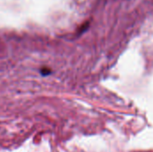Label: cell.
<instances>
[{"mask_svg": "<svg viewBox=\"0 0 153 152\" xmlns=\"http://www.w3.org/2000/svg\"><path fill=\"white\" fill-rule=\"evenodd\" d=\"M40 73H41L42 75H48V74L50 73V70L48 69V68H42V69L40 70Z\"/></svg>", "mask_w": 153, "mask_h": 152, "instance_id": "obj_1", "label": "cell"}]
</instances>
